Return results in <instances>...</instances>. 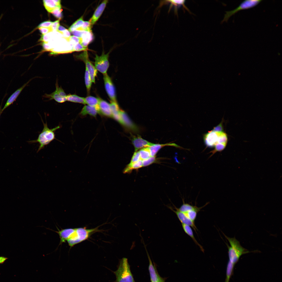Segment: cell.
Wrapping results in <instances>:
<instances>
[{
  "label": "cell",
  "mask_w": 282,
  "mask_h": 282,
  "mask_svg": "<svg viewBox=\"0 0 282 282\" xmlns=\"http://www.w3.org/2000/svg\"><path fill=\"white\" fill-rule=\"evenodd\" d=\"M98 227L92 228L87 229L86 227H79L73 228V230L67 241L70 247L84 241L89 238L93 233L100 231Z\"/></svg>",
  "instance_id": "1"
},
{
  "label": "cell",
  "mask_w": 282,
  "mask_h": 282,
  "mask_svg": "<svg viewBox=\"0 0 282 282\" xmlns=\"http://www.w3.org/2000/svg\"><path fill=\"white\" fill-rule=\"evenodd\" d=\"M224 234L230 245L229 246L227 244L228 249V261L235 265L242 255L250 252L243 247L235 237L230 238Z\"/></svg>",
  "instance_id": "2"
},
{
  "label": "cell",
  "mask_w": 282,
  "mask_h": 282,
  "mask_svg": "<svg viewBox=\"0 0 282 282\" xmlns=\"http://www.w3.org/2000/svg\"><path fill=\"white\" fill-rule=\"evenodd\" d=\"M42 121L43 124V128L39 135L37 139L29 141V142L31 143H39V145L37 152L44 148L45 146L56 139L55 132L60 128V126H58L53 128L49 129L48 126L46 121L45 123L42 120Z\"/></svg>",
  "instance_id": "3"
},
{
  "label": "cell",
  "mask_w": 282,
  "mask_h": 282,
  "mask_svg": "<svg viewBox=\"0 0 282 282\" xmlns=\"http://www.w3.org/2000/svg\"><path fill=\"white\" fill-rule=\"evenodd\" d=\"M114 273L116 277L115 282H136L126 258L120 260L117 269Z\"/></svg>",
  "instance_id": "4"
},
{
  "label": "cell",
  "mask_w": 282,
  "mask_h": 282,
  "mask_svg": "<svg viewBox=\"0 0 282 282\" xmlns=\"http://www.w3.org/2000/svg\"><path fill=\"white\" fill-rule=\"evenodd\" d=\"M227 134L223 131L212 130L204 134V140L207 146L214 147L216 145L221 144L226 146L228 142Z\"/></svg>",
  "instance_id": "5"
},
{
  "label": "cell",
  "mask_w": 282,
  "mask_h": 282,
  "mask_svg": "<svg viewBox=\"0 0 282 282\" xmlns=\"http://www.w3.org/2000/svg\"><path fill=\"white\" fill-rule=\"evenodd\" d=\"M262 0H246L243 1L236 8L233 10L226 11L222 23L227 22L232 16L239 11L253 8L259 4Z\"/></svg>",
  "instance_id": "6"
},
{
  "label": "cell",
  "mask_w": 282,
  "mask_h": 282,
  "mask_svg": "<svg viewBox=\"0 0 282 282\" xmlns=\"http://www.w3.org/2000/svg\"><path fill=\"white\" fill-rule=\"evenodd\" d=\"M77 59L83 61L85 63L86 69L89 72L92 83H95V77L97 76V70L95 66L90 61L87 51L83 52L78 55H75Z\"/></svg>",
  "instance_id": "7"
},
{
  "label": "cell",
  "mask_w": 282,
  "mask_h": 282,
  "mask_svg": "<svg viewBox=\"0 0 282 282\" xmlns=\"http://www.w3.org/2000/svg\"><path fill=\"white\" fill-rule=\"evenodd\" d=\"M110 52L105 54L103 51L101 56L95 55V66L97 70L103 74L107 73L109 67V57Z\"/></svg>",
  "instance_id": "8"
},
{
  "label": "cell",
  "mask_w": 282,
  "mask_h": 282,
  "mask_svg": "<svg viewBox=\"0 0 282 282\" xmlns=\"http://www.w3.org/2000/svg\"><path fill=\"white\" fill-rule=\"evenodd\" d=\"M55 85L56 88L55 91L51 94H45L44 97L48 98L49 100L54 99L59 103L65 102L67 101V95L62 87L58 86L57 81L56 82Z\"/></svg>",
  "instance_id": "9"
},
{
  "label": "cell",
  "mask_w": 282,
  "mask_h": 282,
  "mask_svg": "<svg viewBox=\"0 0 282 282\" xmlns=\"http://www.w3.org/2000/svg\"><path fill=\"white\" fill-rule=\"evenodd\" d=\"M103 75V80L105 90L111 101L117 102L115 90L110 77L107 73Z\"/></svg>",
  "instance_id": "10"
},
{
  "label": "cell",
  "mask_w": 282,
  "mask_h": 282,
  "mask_svg": "<svg viewBox=\"0 0 282 282\" xmlns=\"http://www.w3.org/2000/svg\"><path fill=\"white\" fill-rule=\"evenodd\" d=\"M176 210H175L171 207L169 208L175 213L178 219L182 224H185L190 226L196 232L198 230L195 224V222L191 221L186 215L185 213L179 211L174 206Z\"/></svg>",
  "instance_id": "11"
},
{
  "label": "cell",
  "mask_w": 282,
  "mask_h": 282,
  "mask_svg": "<svg viewBox=\"0 0 282 282\" xmlns=\"http://www.w3.org/2000/svg\"><path fill=\"white\" fill-rule=\"evenodd\" d=\"M120 120L119 123L131 131L136 132L138 129L133 122L127 114L124 111L121 110Z\"/></svg>",
  "instance_id": "12"
},
{
  "label": "cell",
  "mask_w": 282,
  "mask_h": 282,
  "mask_svg": "<svg viewBox=\"0 0 282 282\" xmlns=\"http://www.w3.org/2000/svg\"><path fill=\"white\" fill-rule=\"evenodd\" d=\"M144 247L146 251L149 262L148 268L151 282H158L163 278L159 275L155 265L154 264H153L152 263L145 245Z\"/></svg>",
  "instance_id": "13"
},
{
  "label": "cell",
  "mask_w": 282,
  "mask_h": 282,
  "mask_svg": "<svg viewBox=\"0 0 282 282\" xmlns=\"http://www.w3.org/2000/svg\"><path fill=\"white\" fill-rule=\"evenodd\" d=\"M132 143L136 152L140 149L149 147L154 144L142 138L140 136H133Z\"/></svg>",
  "instance_id": "14"
},
{
  "label": "cell",
  "mask_w": 282,
  "mask_h": 282,
  "mask_svg": "<svg viewBox=\"0 0 282 282\" xmlns=\"http://www.w3.org/2000/svg\"><path fill=\"white\" fill-rule=\"evenodd\" d=\"M108 0L103 1L97 7L92 17L89 20L92 26L97 21L104 11Z\"/></svg>",
  "instance_id": "15"
},
{
  "label": "cell",
  "mask_w": 282,
  "mask_h": 282,
  "mask_svg": "<svg viewBox=\"0 0 282 282\" xmlns=\"http://www.w3.org/2000/svg\"><path fill=\"white\" fill-rule=\"evenodd\" d=\"M98 113L108 117H112L110 104L100 98L98 106Z\"/></svg>",
  "instance_id": "16"
},
{
  "label": "cell",
  "mask_w": 282,
  "mask_h": 282,
  "mask_svg": "<svg viewBox=\"0 0 282 282\" xmlns=\"http://www.w3.org/2000/svg\"><path fill=\"white\" fill-rule=\"evenodd\" d=\"M31 80L27 82L25 84L21 87L16 90L10 96L7 100L4 106L2 109V110L3 111L6 108L13 103L19 95L22 90L27 85Z\"/></svg>",
  "instance_id": "17"
},
{
  "label": "cell",
  "mask_w": 282,
  "mask_h": 282,
  "mask_svg": "<svg viewBox=\"0 0 282 282\" xmlns=\"http://www.w3.org/2000/svg\"><path fill=\"white\" fill-rule=\"evenodd\" d=\"M60 1V0L43 1L45 8L48 12L50 13L56 8H61Z\"/></svg>",
  "instance_id": "18"
},
{
  "label": "cell",
  "mask_w": 282,
  "mask_h": 282,
  "mask_svg": "<svg viewBox=\"0 0 282 282\" xmlns=\"http://www.w3.org/2000/svg\"><path fill=\"white\" fill-rule=\"evenodd\" d=\"M80 38V43L83 46L87 47L88 45L92 41L93 36L91 32L83 31Z\"/></svg>",
  "instance_id": "19"
},
{
  "label": "cell",
  "mask_w": 282,
  "mask_h": 282,
  "mask_svg": "<svg viewBox=\"0 0 282 282\" xmlns=\"http://www.w3.org/2000/svg\"><path fill=\"white\" fill-rule=\"evenodd\" d=\"M170 146L177 147H180V146L174 143H168L164 144H154L149 147V148L151 156H155L159 150L162 147L165 146Z\"/></svg>",
  "instance_id": "20"
},
{
  "label": "cell",
  "mask_w": 282,
  "mask_h": 282,
  "mask_svg": "<svg viewBox=\"0 0 282 282\" xmlns=\"http://www.w3.org/2000/svg\"><path fill=\"white\" fill-rule=\"evenodd\" d=\"M73 228H67L62 229L61 230L58 229V231H55L58 234L60 237V242L59 245L67 241L73 231Z\"/></svg>",
  "instance_id": "21"
},
{
  "label": "cell",
  "mask_w": 282,
  "mask_h": 282,
  "mask_svg": "<svg viewBox=\"0 0 282 282\" xmlns=\"http://www.w3.org/2000/svg\"><path fill=\"white\" fill-rule=\"evenodd\" d=\"M182 201L183 204L178 209L179 211L184 213H186L193 210H197L200 211L201 209L206 206L209 203V202H207L203 207H198L197 206H193L189 204L185 203L184 199H182Z\"/></svg>",
  "instance_id": "22"
},
{
  "label": "cell",
  "mask_w": 282,
  "mask_h": 282,
  "mask_svg": "<svg viewBox=\"0 0 282 282\" xmlns=\"http://www.w3.org/2000/svg\"><path fill=\"white\" fill-rule=\"evenodd\" d=\"M162 2H160L159 6L161 7L163 4H167V3H170L171 4L169 7V10L171 8L173 7V6H174L175 7V13H177V8L178 7H179L181 5H183L184 7L186 9L188 10L186 7L185 6V1L184 0H166L163 1Z\"/></svg>",
  "instance_id": "23"
},
{
  "label": "cell",
  "mask_w": 282,
  "mask_h": 282,
  "mask_svg": "<svg viewBox=\"0 0 282 282\" xmlns=\"http://www.w3.org/2000/svg\"><path fill=\"white\" fill-rule=\"evenodd\" d=\"M110 104L112 111V118L119 122L120 120L121 110L119 108L117 102L111 101Z\"/></svg>",
  "instance_id": "24"
},
{
  "label": "cell",
  "mask_w": 282,
  "mask_h": 282,
  "mask_svg": "<svg viewBox=\"0 0 282 282\" xmlns=\"http://www.w3.org/2000/svg\"><path fill=\"white\" fill-rule=\"evenodd\" d=\"M98 113V110L96 108L86 105L84 107L80 114L82 116L88 114L95 117Z\"/></svg>",
  "instance_id": "25"
},
{
  "label": "cell",
  "mask_w": 282,
  "mask_h": 282,
  "mask_svg": "<svg viewBox=\"0 0 282 282\" xmlns=\"http://www.w3.org/2000/svg\"><path fill=\"white\" fill-rule=\"evenodd\" d=\"M183 228L185 232L192 239L195 243L199 247L203 252L204 250L202 246L197 241L193 235L192 230L191 227L188 225L182 224Z\"/></svg>",
  "instance_id": "26"
},
{
  "label": "cell",
  "mask_w": 282,
  "mask_h": 282,
  "mask_svg": "<svg viewBox=\"0 0 282 282\" xmlns=\"http://www.w3.org/2000/svg\"><path fill=\"white\" fill-rule=\"evenodd\" d=\"M142 167V160H141L134 163H130L124 169L123 173H129L133 169H137Z\"/></svg>",
  "instance_id": "27"
},
{
  "label": "cell",
  "mask_w": 282,
  "mask_h": 282,
  "mask_svg": "<svg viewBox=\"0 0 282 282\" xmlns=\"http://www.w3.org/2000/svg\"><path fill=\"white\" fill-rule=\"evenodd\" d=\"M99 100V98H96L92 96H88L84 98L85 104L96 108L97 109L98 111Z\"/></svg>",
  "instance_id": "28"
},
{
  "label": "cell",
  "mask_w": 282,
  "mask_h": 282,
  "mask_svg": "<svg viewBox=\"0 0 282 282\" xmlns=\"http://www.w3.org/2000/svg\"><path fill=\"white\" fill-rule=\"evenodd\" d=\"M67 101L85 104L84 98L75 94H69L67 95Z\"/></svg>",
  "instance_id": "29"
},
{
  "label": "cell",
  "mask_w": 282,
  "mask_h": 282,
  "mask_svg": "<svg viewBox=\"0 0 282 282\" xmlns=\"http://www.w3.org/2000/svg\"><path fill=\"white\" fill-rule=\"evenodd\" d=\"M84 22L83 16L82 15L73 23L69 28V30L71 32L76 30L79 31Z\"/></svg>",
  "instance_id": "30"
},
{
  "label": "cell",
  "mask_w": 282,
  "mask_h": 282,
  "mask_svg": "<svg viewBox=\"0 0 282 282\" xmlns=\"http://www.w3.org/2000/svg\"><path fill=\"white\" fill-rule=\"evenodd\" d=\"M235 265L228 261L226 271V277L225 282H229L233 273Z\"/></svg>",
  "instance_id": "31"
},
{
  "label": "cell",
  "mask_w": 282,
  "mask_h": 282,
  "mask_svg": "<svg viewBox=\"0 0 282 282\" xmlns=\"http://www.w3.org/2000/svg\"><path fill=\"white\" fill-rule=\"evenodd\" d=\"M85 81L87 93H89L92 82L88 72L86 69L85 74Z\"/></svg>",
  "instance_id": "32"
},
{
  "label": "cell",
  "mask_w": 282,
  "mask_h": 282,
  "mask_svg": "<svg viewBox=\"0 0 282 282\" xmlns=\"http://www.w3.org/2000/svg\"><path fill=\"white\" fill-rule=\"evenodd\" d=\"M139 152L141 159L142 160L147 159L151 156L149 147L141 149Z\"/></svg>",
  "instance_id": "33"
},
{
  "label": "cell",
  "mask_w": 282,
  "mask_h": 282,
  "mask_svg": "<svg viewBox=\"0 0 282 282\" xmlns=\"http://www.w3.org/2000/svg\"><path fill=\"white\" fill-rule=\"evenodd\" d=\"M54 38V33L50 32L45 34H42L40 40L48 43Z\"/></svg>",
  "instance_id": "34"
},
{
  "label": "cell",
  "mask_w": 282,
  "mask_h": 282,
  "mask_svg": "<svg viewBox=\"0 0 282 282\" xmlns=\"http://www.w3.org/2000/svg\"><path fill=\"white\" fill-rule=\"evenodd\" d=\"M199 211L197 210H193L185 213L191 221L194 222L196 218L197 214Z\"/></svg>",
  "instance_id": "35"
},
{
  "label": "cell",
  "mask_w": 282,
  "mask_h": 282,
  "mask_svg": "<svg viewBox=\"0 0 282 282\" xmlns=\"http://www.w3.org/2000/svg\"><path fill=\"white\" fill-rule=\"evenodd\" d=\"M156 161L155 156H150L145 160H142L143 167L149 166L154 163Z\"/></svg>",
  "instance_id": "36"
},
{
  "label": "cell",
  "mask_w": 282,
  "mask_h": 282,
  "mask_svg": "<svg viewBox=\"0 0 282 282\" xmlns=\"http://www.w3.org/2000/svg\"><path fill=\"white\" fill-rule=\"evenodd\" d=\"M92 26L91 23L89 21H84V23L79 31L91 32Z\"/></svg>",
  "instance_id": "37"
},
{
  "label": "cell",
  "mask_w": 282,
  "mask_h": 282,
  "mask_svg": "<svg viewBox=\"0 0 282 282\" xmlns=\"http://www.w3.org/2000/svg\"><path fill=\"white\" fill-rule=\"evenodd\" d=\"M66 40L68 42L74 45L78 43H79L80 38L74 36H70Z\"/></svg>",
  "instance_id": "38"
},
{
  "label": "cell",
  "mask_w": 282,
  "mask_h": 282,
  "mask_svg": "<svg viewBox=\"0 0 282 282\" xmlns=\"http://www.w3.org/2000/svg\"><path fill=\"white\" fill-rule=\"evenodd\" d=\"M62 10L60 8H57L52 11L51 13L56 17L60 19L62 17Z\"/></svg>",
  "instance_id": "39"
},
{
  "label": "cell",
  "mask_w": 282,
  "mask_h": 282,
  "mask_svg": "<svg viewBox=\"0 0 282 282\" xmlns=\"http://www.w3.org/2000/svg\"><path fill=\"white\" fill-rule=\"evenodd\" d=\"M88 49L87 47L83 46L80 43H78L74 45V51H87Z\"/></svg>",
  "instance_id": "40"
},
{
  "label": "cell",
  "mask_w": 282,
  "mask_h": 282,
  "mask_svg": "<svg viewBox=\"0 0 282 282\" xmlns=\"http://www.w3.org/2000/svg\"><path fill=\"white\" fill-rule=\"evenodd\" d=\"M141 160L139 152L138 151L135 152L132 156L130 163H134Z\"/></svg>",
  "instance_id": "41"
},
{
  "label": "cell",
  "mask_w": 282,
  "mask_h": 282,
  "mask_svg": "<svg viewBox=\"0 0 282 282\" xmlns=\"http://www.w3.org/2000/svg\"><path fill=\"white\" fill-rule=\"evenodd\" d=\"M40 32L43 34H45L53 31L51 26L49 27H41L39 28Z\"/></svg>",
  "instance_id": "42"
},
{
  "label": "cell",
  "mask_w": 282,
  "mask_h": 282,
  "mask_svg": "<svg viewBox=\"0 0 282 282\" xmlns=\"http://www.w3.org/2000/svg\"><path fill=\"white\" fill-rule=\"evenodd\" d=\"M53 22L50 21L43 22L40 23L38 26V28L41 27H49L50 26Z\"/></svg>",
  "instance_id": "43"
},
{
  "label": "cell",
  "mask_w": 282,
  "mask_h": 282,
  "mask_svg": "<svg viewBox=\"0 0 282 282\" xmlns=\"http://www.w3.org/2000/svg\"><path fill=\"white\" fill-rule=\"evenodd\" d=\"M59 21L60 20H58L53 22L50 26L52 30L53 31H57V28L60 25Z\"/></svg>",
  "instance_id": "44"
},
{
  "label": "cell",
  "mask_w": 282,
  "mask_h": 282,
  "mask_svg": "<svg viewBox=\"0 0 282 282\" xmlns=\"http://www.w3.org/2000/svg\"><path fill=\"white\" fill-rule=\"evenodd\" d=\"M42 45L44 50L45 51H51L53 48L52 46L48 43L43 42Z\"/></svg>",
  "instance_id": "45"
},
{
  "label": "cell",
  "mask_w": 282,
  "mask_h": 282,
  "mask_svg": "<svg viewBox=\"0 0 282 282\" xmlns=\"http://www.w3.org/2000/svg\"><path fill=\"white\" fill-rule=\"evenodd\" d=\"M60 33L66 39H68L70 36L69 32L67 29Z\"/></svg>",
  "instance_id": "46"
},
{
  "label": "cell",
  "mask_w": 282,
  "mask_h": 282,
  "mask_svg": "<svg viewBox=\"0 0 282 282\" xmlns=\"http://www.w3.org/2000/svg\"><path fill=\"white\" fill-rule=\"evenodd\" d=\"M222 122H221L219 125L214 127L212 130L215 131H223Z\"/></svg>",
  "instance_id": "47"
},
{
  "label": "cell",
  "mask_w": 282,
  "mask_h": 282,
  "mask_svg": "<svg viewBox=\"0 0 282 282\" xmlns=\"http://www.w3.org/2000/svg\"><path fill=\"white\" fill-rule=\"evenodd\" d=\"M66 29L63 26L60 25L57 28V31L61 33Z\"/></svg>",
  "instance_id": "48"
},
{
  "label": "cell",
  "mask_w": 282,
  "mask_h": 282,
  "mask_svg": "<svg viewBox=\"0 0 282 282\" xmlns=\"http://www.w3.org/2000/svg\"><path fill=\"white\" fill-rule=\"evenodd\" d=\"M7 258L3 256L0 257V265L3 263L7 259Z\"/></svg>",
  "instance_id": "49"
},
{
  "label": "cell",
  "mask_w": 282,
  "mask_h": 282,
  "mask_svg": "<svg viewBox=\"0 0 282 282\" xmlns=\"http://www.w3.org/2000/svg\"><path fill=\"white\" fill-rule=\"evenodd\" d=\"M3 111L2 110V108L1 105L0 107V116L2 114Z\"/></svg>",
  "instance_id": "50"
},
{
  "label": "cell",
  "mask_w": 282,
  "mask_h": 282,
  "mask_svg": "<svg viewBox=\"0 0 282 282\" xmlns=\"http://www.w3.org/2000/svg\"><path fill=\"white\" fill-rule=\"evenodd\" d=\"M158 282H165V280L163 278L162 280H161L160 281H158Z\"/></svg>",
  "instance_id": "51"
}]
</instances>
